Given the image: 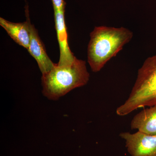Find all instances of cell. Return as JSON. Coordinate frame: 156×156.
Wrapping results in <instances>:
<instances>
[{
  "instance_id": "cell-5",
  "label": "cell",
  "mask_w": 156,
  "mask_h": 156,
  "mask_svg": "<svg viewBox=\"0 0 156 156\" xmlns=\"http://www.w3.org/2000/svg\"><path fill=\"white\" fill-rule=\"evenodd\" d=\"M30 32V41L28 51L36 60L37 63L42 74V75L51 70L55 66L54 63L48 56L44 45L39 37L37 30L34 26L29 21Z\"/></svg>"
},
{
  "instance_id": "cell-2",
  "label": "cell",
  "mask_w": 156,
  "mask_h": 156,
  "mask_svg": "<svg viewBox=\"0 0 156 156\" xmlns=\"http://www.w3.org/2000/svg\"><path fill=\"white\" fill-rule=\"evenodd\" d=\"M90 74L86 62L75 57L72 64H56L49 72L42 75V93L49 100L57 101L73 89L88 83Z\"/></svg>"
},
{
  "instance_id": "cell-7",
  "label": "cell",
  "mask_w": 156,
  "mask_h": 156,
  "mask_svg": "<svg viewBox=\"0 0 156 156\" xmlns=\"http://www.w3.org/2000/svg\"><path fill=\"white\" fill-rule=\"evenodd\" d=\"M27 13V20L23 23H14L1 17L0 25L7 32L14 42L28 50L30 41L29 17Z\"/></svg>"
},
{
  "instance_id": "cell-8",
  "label": "cell",
  "mask_w": 156,
  "mask_h": 156,
  "mask_svg": "<svg viewBox=\"0 0 156 156\" xmlns=\"http://www.w3.org/2000/svg\"><path fill=\"white\" fill-rule=\"evenodd\" d=\"M149 107L134 116L130 126L132 130L156 136V105Z\"/></svg>"
},
{
  "instance_id": "cell-1",
  "label": "cell",
  "mask_w": 156,
  "mask_h": 156,
  "mask_svg": "<svg viewBox=\"0 0 156 156\" xmlns=\"http://www.w3.org/2000/svg\"><path fill=\"white\" fill-rule=\"evenodd\" d=\"M90 36L88 62L92 71L97 73L131 41L133 33L126 27L101 26L95 27Z\"/></svg>"
},
{
  "instance_id": "cell-4",
  "label": "cell",
  "mask_w": 156,
  "mask_h": 156,
  "mask_svg": "<svg viewBox=\"0 0 156 156\" xmlns=\"http://www.w3.org/2000/svg\"><path fill=\"white\" fill-rule=\"evenodd\" d=\"M119 136L125 140L127 150L131 156H156V136L137 131L134 134L122 132Z\"/></svg>"
},
{
  "instance_id": "cell-3",
  "label": "cell",
  "mask_w": 156,
  "mask_h": 156,
  "mask_svg": "<svg viewBox=\"0 0 156 156\" xmlns=\"http://www.w3.org/2000/svg\"><path fill=\"white\" fill-rule=\"evenodd\" d=\"M156 105V55L147 58L137 71L136 81L128 99L116 109L124 116L135 110Z\"/></svg>"
},
{
  "instance_id": "cell-6",
  "label": "cell",
  "mask_w": 156,
  "mask_h": 156,
  "mask_svg": "<svg viewBox=\"0 0 156 156\" xmlns=\"http://www.w3.org/2000/svg\"><path fill=\"white\" fill-rule=\"evenodd\" d=\"M55 28L60 49V57L57 64L67 66L72 64L76 56L71 52L68 41L67 28L65 20V11H54Z\"/></svg>"
},
{
  "instance_id": "cell-9",
  "label": "cell",
  "mask_w": 156,
  "mask_h": 156,
  "mask_svg": "<svg viewBox=\"0 0 156 156\" xmlns=\"http://www.w3.org/2000/svg\"><path fill=\"white\" fill-rule=\"evenodd\" d=\"M54 11H65V2L64 0H52Z\"/></svg>"
}]
</instances>
